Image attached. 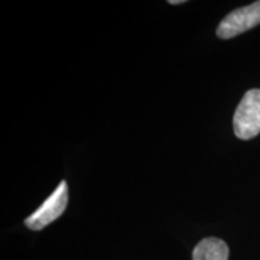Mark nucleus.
<instances>
[{
  "instance_id": "nucleus-1",
  "label": "nucleus",
  "mask_w": 260,
  "mask_h": 260,
  "mask_svg": "<svg viewBox=\"0 0 260 260\" xmlns=\"http://www.w3.org/2000/svg\"><path fill=\"white\" fill-rule=\"evenodd\" d=\"M234 133L239 139L251 140L260 133V89H249L236 107Z\"/></svg>"
},
{
  "instance_id": "nucleus-2",
  "label": "nucleus",
  "mask_w": 260,
  "mask_h": 260,
  "mask_svg": "<svg viewBox=\"0 0 260 260\" xmlns=\"http://www.w3.org/2000/svg\"><path fill=\"white\" fill-rule=\"evenodd\" d=\"M68 200H69L68 184L65 181H61L56 190L47 198V200L25 219V225L31 230L44 229L64 213L68 206Z\"/></svg>"
},
{
  "instance_id": "nucleus-3",
  "label": "nucleus",
  "mask_w": 260,
  "mask_h": 260,
  "mask_svg": "<svg viewBox=\"0 0 260 260\" xmlns=\"http://www.w3.org/2000/svg\"><path fill=\"white\" fill-rule=\"evenodd\" d=\"M260 24V2L236 9L224 17L217 28L220 39H232Z\"/></svg>"
},
{
  "instance_id": "nucleus-4",
  "label": "nucleus",
  "mask_w": 260,
  "mask_h": 260,
  "mask_svg": "<svg viewBox=\"0 0 260 260\" xmlns=\"http://www.w3.org/2000/svg\"><path fill=\"white\" fill-rule=\"evenodd\" d=\"M229 247L223 240L217 237H206L195 246L193 260H228Z\"/></svg>"
},
{
  "instance_id": "nucleus-5",
  "label": "nucleus",
  "mask_w": 260,
  "mask_h": 260,
  "mask_svg": "<svg viewBox=\"0 0 260 260\" xmlns=\"http://www.w3.org/2000/svg\"><path fill=\"white\" fill-rule=\"evenodd\" d=\"M186 3L184 0H169V4L170 5H178V4H183Z\"/></svg>"
}]
</instances>
